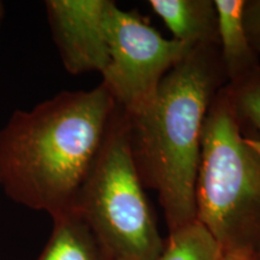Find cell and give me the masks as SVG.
I'll return each instance as SVG.
<instances>
[{"instance_id":"cell-1","label":"cell","mask_w":260,"mask_h":260,"mask_svg":"<svg viewBox=\"0 0 260 260\" xmlns=\"http://www.w3.org/2000/svg\"><path fill=\"white\" fill-rule=\"evenodd\" d=\"M117 104L103 83L61 92L0 130V187L11 200L56 218L76 210Z\"/></svg>"},{"instance_id":"cell-2","label":"cell","mask_w":260,"mask_h":260,"mask_svg":"<svg viewBox=\"0 0 260 260\" xmlns=\"http://www.w3.org/2000/svg\"><path fill=\"white\" fill-rule=\"evenodd\" d=\"M226 83L218 45L194 47L162 79L147 107L126 113L136 168L145 187L158 193L169 233L197 220L203 130Z\"/></svg>"},{"instance_id":"cell-3","label":"cell","mask_w":260,"mask_h":260,"mask_svg":"<svg viewBox=\"0 0 260 260\" xmlns=\"http://www.w3.org/2000/svg\"><path fill=\"white\" fill-rule=\"evenodd\" d=\"M195 206L224 255L259 260L260 138L240 122L225 87L205 121Z\"/></svg>"},{"instance_id":"cell-4","label":"cell","mask_w":260,"mask_h":260,"mask_svg":"<svg viewBox=\"0 0 260 260\" xmlns=\"http://www.w3.org/2000/svg\"><path fill=\"white\" fill-rule=\"evenodd\" d=\"M133 157L128 116L118 105L84 182L76 211L88 222L110 260H157L164 247Z\"/></svg>"},{"instance_id":"cell-5","label":"cell","mask_w":260,"mask_h":260,"mask_svg":"<svg viewBox=\"0 0 260 260\" xmlns=\"http://www.w3.org/2000/svg\"><path fill=\"white\" fill-rule=\"evenodd\" d=\"M109 63L103 84L128 115L138 113L154 99L162 79L191 47L167 39L135 11L112 2L106 17Z\"/></svg>"},{"instance_id":"cell-6","label":"cell","mask_w":260,"mask_h":260,"mask_svg":"<svg viewBox=\"0 0 260 260\" xmlns=\"http://www.w3.org/2000/svg\"><path fill=\"white\" fill-rule=\"evenodd\" d=\"M112 0L45 2L52 38L71 75L103 74L109 63L106 17Z\"/></svg>"},{"instance_id":"cell-7","label":"cell","mask_w":260,"mask_h":260,"mask_svg":"<svg viewBox=\"0 0 260 260\" xmlns=\"http://www.w3.org/2000/svg\"><path fill=\"white\" fill-rule=\"evenodd\" d=\"M220 63L226 84H236L259 69V54L247 35L243 10L246 0H213Z\"/></svg>"},{"instance_id":"cell-8","label":"cell","mask_w":260,"mask_h":260,"mask_svg":"<svg viewBox=\"0 0 260 260\" xmlns=\"http://www.w3.org/2000/svg\"><path fill=\"white\" fill-rule=\"evenodd\" d=\"M174 40L191 48L218 45L217 11L213 0H149Z\"/></svg>"},{"instance_id":"cell-9","label":"cell","mask_w":260,"mask_h":260,"mask_svg":"<svg viewBox=\"0 0 260 260\" xmlns=\"http://www.w3.org/2000/svg\"><path fill=\"white\" fill-rule=\"evenodd\" d=\"M52 219L53 229L38 260H110L103 243L79 211Z\"/></svg>"},{"instance_id":"cell-10","label":"cell","mask_w":260,"mask_h":260,"mask_svg":"<svg viewBox=\"0 0 260 260\" xmlns=\"http://www.w3.org/2000/svg\"><path fill=\"white\" fill-rule=\"evenodd\" d=\"M223 252L209 230L198 220L174 230L164 240L157 260H222Z\"/></svg>"},{"instance_id":"cell-11","label":"cell","mask_w":260,"mask_h":260,"mask_svg":"<svg viewBox=\"0 0 260 260\" xmlns=\"http://www.w3.org/2000/svg\"><path fill=\"white\" fill-rule=\"evenodd\" d=\"M234 111L246 129L260 138V67L236 84H226Z\"/></svg>"},{"instance_id":"cell-12","label":"cell","mask_w":260,"mask_h":260,"mask_svg":"<svg viewBox=\"0 0 260 260\" xmlns=\"http://www.w3.org/2000/svg\"><path fill=\"white\" fill-rule=\"evenodd\" d=\"M243 22L252 47L260 53V0H246Z\"/></svg>"},{"instance_id":"cell-13","label":"cell","mask_w":260,"mask_h":260,"mask_svg":"<svg viewBox=\"0 0 260 260\" xmlns=\"http://www.w3.org/2000/svg\"><path fill=\"white\" fill-rule=\"evenodd\" d=\"M222 260H256L253 258H248V256H240V255H224Z\"/></svg>"},{"instance_id":"cell-14","label":"cell","mask_w":260,"mask_h":260,"mask_svg":"<svg viewBox=\"0 0 260 260\" xmlns=\"http://www.w3.org/2000/svg\"><path fill=\"white\" fill-rule=\"evenodd\" d=\"M4 17H5V5H4V3L0 2V27H2L3 21H4Z\"/></svg>"},{"instance_id":"cell-15","label":"cell","mask_w":260,"mask_h":260,"mask_svg":"<svg viewBox=\"0 0 260 260\" xmlns=\"http://www.w3.org/2000/svg\"><path fill=\"white\" fill-rule=\"evenodd\" d=\"M259 260H260V258H259Z\"/></svg>"}]
</instances>
